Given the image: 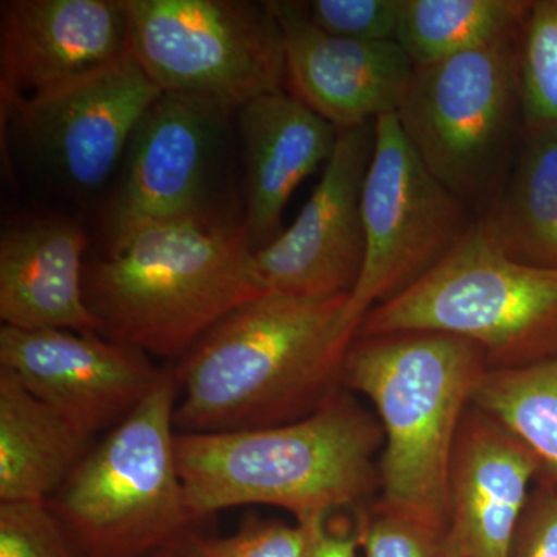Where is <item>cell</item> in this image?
I'll list each match as a JSON object with an SVG mask.
<instances>
[{"mask_svg": "<svg viewBox=\"0 0 557 557\" xmlns=\"http://www.w3.org/2000/svg\"><path fill=\"white\" fill-rule=\"evenodd\" d=\"M531 0H403L397 42L416 65L480 49L520 30Z\"/></svg>", "mask_w": 557, "mask_h": 557, "instance_id": "21", "label": "cell"}, {"mask_svg": "<svg viewBox=\"0 0 557 557\" xmlns=\"http://www.w3.org/2000/svg\"><path fill=\"white\" fill-rule=\"evenodd\" d=\"M475 220L508 258L557 269V126L523 129L507 178Z\"/></svg>", "mask_w": 557, "mask_h": 557, "instance_id": "20", "label": "cell"}, {"mask_svg": "<svg viewBox=\"0 0 557 557\" xmlns=\"http://www.w3.org/2000/svg\"><path fill=\"white\" fill-rule=\"evenodd\" d=\"M237 116L247 164L242 228L259 251L282 233L300 183L332 159L339 131L284 89L248 102Z\"/></svg>", "mask_w": 557, "mask_h": 557, "instance_id": "17", "label": "cell"}, {"mask_svg": "<svg viewBox=\"0 0 557 557\" xmlns=\"http://www.w3.org/2000/svg\"><path fill=\"white\" fill-rule=\"evenodd\" d=\"M0 368L87 438L129 416L164 373L145 351L101 335L10 325L0 329Z\"/></svg>", "mask_w": 557, "mask_h": 557, "instance_id": "13", "label": "cell"}, {"mask_svg": "<svg viewBox=\"0 0 557 557\" xmlns=\"http://www.w3.org/2000/svg\"><path fill=\"white\" fill-rule=\"evenodd\" d=\"M375 137L376 121L339 131L321 182L295 223L255 251L267 293L324 299L354 292L364 263L361 200Z\"/></svg>", "mask_w": 557, "mask_h": 557, "instance_id": "12", "label": "cell"}, {"mask_svg": "<svg viewBox=\"0 0 557 557\" xmlns=\"http://www.w3.org/2000/svg\"><path fill=\"white\" fill-rule=\"evenodd\" d=\"M533 450L496 418L471 406L450 456L449 523L453 557H509L533 483Z\"/></svg>", "mask_w": 557, "mask_h": 557, "instance_id": "16", "label": "cell"}, {"mask_svg": "<svg viewBox=\"0 0 557 557\" xmlns=\"http://www.w3.org/2000/svg\"><path fill=\"white\" fill-rule=\"evenodd\" d=\"M89 440L0 368V502H49Z\"/></svg>", "mask_w": 557, "mask_h": 557, "instance_id": "19", "label": "cell"}, {"mask_svg": "<svg viewBox=\"0 0 557 557\" xmlns=\"http://www.w3.org/2000/svg\"><path fill=\"white\" fill-rule=\"evenodd\" d=\"M131 50L124 0H9L0 7V110Z\"/></svg>", "mask_w": 557, "mask_h": 557, "instance_id": "15", "label": "cell"}, {"mask_svg": "<svg viewBox=\"0 0 557 557\" xmlns=\"http://www.w3.org/2000/svg\"><path fill=\"white\" fill-rule=\"evenodd\" d=\"M383 445L379 418L341 391L292 423L175 437L197 520L245 505L285 509L296 523L358 509L380 487Z\"/></svg>", "mask_w": 557, "mask_h": 557, "instance_id": "2", "label": "cell"}, {"mask_svg": "<svg viewBox=\"0 0 557 557\" xmlns=\"http://www.w3.org/2000/svg\"><path fill=\"white\" fill-rule=\"evenodd\" d=\"M403 0H311L302 2L311 24L338 38L395 40Z\"/></svg>", "mask_w": 557, "mask_h": 557, "instance_id": "27", "label": "cell"}, {"mask_svg": "<svg viewBox=\"0 0 557 557\" xmlns=\"http://www.w3.org/2000/svg\"><path fill=\"white\" fill-rule=\"evenodd\" d=\"M132 50L112 64L0 110L24 149L51 177L94 194L112 177L139 120L161 97Z\"/></svg>", "mask_w": 557, "mask_h": 557, "instance_id": "10", "label": "cell"}, {"mask_svg": "<svg viewBox=\"0 0 557 557\" xmlns=\"http://www.w3.org/2000/svg\"><path fill=\"white\" fill-rule=\"evenodd\" d=\"M177 399V376L164 370L47 502L83 557H146L193 530L175 453Z\"/></svg>", "mask_w": 557, "mask_h": 557, "instance_id": "5", "label": "cell"}, {"mask_svg": "<svg viewBox=\"0 0 557 557\" xmlns=\"http://www.w3.org/2000/svg\"><path fill=\"white\" fill-rule=\"evenodd\" d=\"M146 557H178L177 547L172 545L170 548L160 549V552L152 553V555Z\"/></svg>", "mask_w": 557, "mask_h": 557, "instance_id": "30", "label": "cell"}, {"mask_svg": "<svg viewBox=\"0 0 557 557\" xmlns=\"http://www.w3.org/2000/svg\"><path fill=\"white\" fill-rule=\"evenodd\" d=\"M175 547L178 557H302L304 533L298 523L248 518L230 536L190 530Z\"/></svg>", "mask_w": 557, "mask_h": 557, "instance_id": "26", "label": "cell"}, {"mask_svg": "<svg viewBox=\"0 0 557 557\" xmlns=\"http://www.w3.org/2000/svg\"><path fill=\"white\" fill-rule=\"evenodd\" d=\"M518 40L416 65L395 113L426 170L467 205L493 199L522 138Z\"/></svg>", "mask_w": 557, "mask_h": 557, "instance_id": "7", "label": "cell"}, {"mask_svg": "<svg viewBox=\"0 0 557 557\" xmlns=\"http://www.w3.org/2000/svg\"><path fill=\"white\" fill-rule=\"evenodd\" d=\"M405 332L471 341L490 370L557 358V269L508 258L474 220L437 267L366 314L357 338Z\"/></svg>", "mask_w": 557, "mask_h": 557, "instance_id": "6", "label": "cell"}, {"mask_svg": "<svg viewBox=\"0 0 557 557\" xmlns=\"http://www.w3.org/2000/svg\"><path fill=\"white\" fill-rule=\"evenodd\" d=\"M0 557H83L47 502H0Z\"/></svg>", "mask_w": 557, "mask_h": 557, "instance_id": "25", "label": "cell"}, {"mask_svg": "<svg viewBox=\"0 0 557 557\" xmlns=\"http://www.w3.org/2000/svg\"><path fill=\"white\" fill-rule=\"evenodd\" d=\"M357 518L366 557H453L448 530L409 512L379 502L370 509H359Z\"/></svg>", "mask_w": 557, "mask_h": 557, "instance_id": "24", "label": "cell"}, {"mask_svg": "<svg viewBox=\"0 0 557 557\" xmlns=\"http://www.w3.org/2000/svg\"><path fill=\"white\" fill-rule=\"evenodd\" d=\"M509 557H557V482L539 478L528 498Z\"/></svg>", "mask_w": 557, "mask_h": 557, "instance_id": "28", "label": "cell"}, {"mask_svg": "<svg viewBox=\"0 0 557 557\" xmlns=\"http://www.w3.org/2000/svg\"><path fill=\"white\" fill-rule=\"evenodd\" d=\"M348 296L267 293L220 319L174 370L182 434L292 423L338 391L354 343L343 325Z\"/></svg>", "mask_w": 557, "mask_h": 557, "instance_id": "1", "label": "cell"}, {"mask_svg": "<svg viewBox=\"0 0 557 557\" xmlns=\"http://www.w3.org/2000/svg\"><path fill=\"white\" fill-rule=\"evenodd\" d=\"M131 50L161 94L228 119L282 90L285 51L269 2L124 0Z\"/></svg>", "mask_w": 557, "mask_h": 557, "instance_id": "8", "label": "cell"}, {"mask_svg": "<svg viewBox=\"0 0 557 557\" xmlns=\"http://www.w3.org/2000/svg\"><path fill=\"white\" fill-rule=\"evenodd\" d=\"M471 341L438 332L355 338L341 383L372 403L384 434L381 504L448 530L458 428L487 372Z\"/></svg>", "mask_w": 557, "mask_h": 557, "instance_id": "4", "label": "cell"}, {"mask_svg": "<svg viewBox=\"0 0 557 557\" xmlns=\"http://www.w3.org/2000/svg\"><path fill=\"white\" fill-rule=\"evenodd\" d=\"M518 58L523 129L557 126V0H531Z\"/></svg>", "mask_w": 557, "mask_h": 557, "instance_id": "23", "label": "cell"}, {"mask_svg": "<svg viewBox=\"0 0 557 557\" xmlns=\"http://www.w3.org/2000/svg\"><path fill=\"white\" fill-rule=\"evenodd\" d=\"M472 405L533 450L541 475L557 482V358L520 369L487 370Z\"/></svg>", "mask_w": 557, "mask_h": 557, "instance_id": "22", "label": "cell"}, {"mask_svg": "<svg viewBox=\"0 0 557 557\" xmlns=\"http://www.w3.org/2000/svg\"><path fill=\"white\" fill-rule=\"evenodd\" d=\"M267 289L240 225L163 223L84 267V299L101 336L183 358L215 324Z\"/></svg>", "mask_w": 557, "mask_h": 557, "instance_id": "3", "label": "cell"}, {"mask_svg": "<svg viewBox=\"0 0 557 557\" xmlns=\"http://www.w3.org/2000/svg\"><path fill=\"white\" fill-rule=\"evenodd\" d=\"M225 116L161 95L139 120L104 215L109 249L163 223L236 225L218 207Z\"/></svg>", "mask_w": 557, "mask_h": 557, "instance_id": "11", "label": "cell"}, {"mask_svg": "<svg viewBox=\"0 0 557 557\" xmlns=\"http://www.w3.org/2000/svg\"><path fill=\"white\" fill-rule=\"evenodd\" d=\"M86 233L62 219L17 223L0 237V319L10 327L101 335L84 299Z\"/></svg>", "mask_w": 557, "mask_h": 557, "instance_id": "18", "label": "cell"}, {"mask_svg": "<svg viewBox=\"0 0 557 557\" xmlns=\"http://www.w3.org/2000/svg\"><path fill=\"white\" fill-rule=\"evenodd\" d=\"M467 208L426 170L395 113L376 120L361 200L364 263L343 314L351 338L370 310L408 289L453 251L474 222Z\"/></svg>", "mask_w": 557, "mask_h": 557, "instance_id": "9", "label": "cell"}, {"mask_svg": "<svg viewBox=\"0 0 557 557\" xmlns=\"http://www.w3.org/2000/svg\"><path fill=\"white\" fill-rule=\"evenodd\" d=\"M281 27L293 97L338 131L397 113L416 64L397 40L338 38L311 24L302 2H269Z\"/></svg>", "mask_w": 557, "mask_h": 557, "instance_id": "14", "label": "cell"}, {"mask_svg": "<svg viewBox=\"0 0 557 557\" xmlns=\"http://www.w3.org/2000/svg\"><path fill=\"white\" fill-rule=\"evenodd\" d=\"M298 525L304 533L302 557H357L361 549L358 518L335 512Z\"/></svg>", "mask_w": 557, "mask_h": 557, "instance_id": "29", "label": "cell"}]
</instances>
